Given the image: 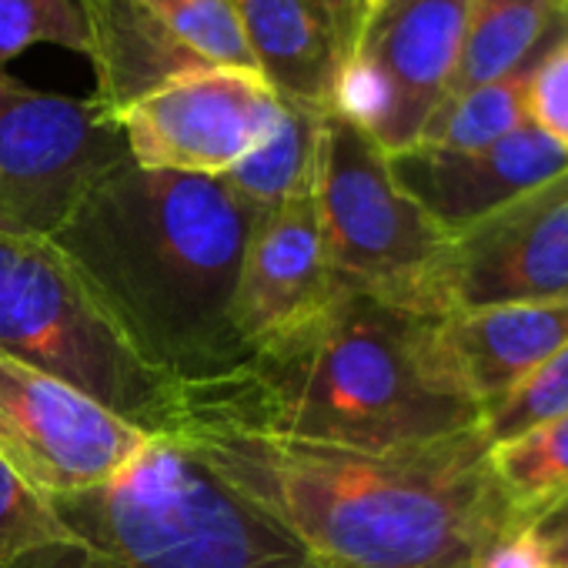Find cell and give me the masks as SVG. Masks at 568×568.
<instances>
[{
	"label": "cell",
	"mask_w": 568,
	"mask_h": 568,
	"mask_svg": "<svg viewBox=\"0 0 568 568\" xmlns=\"http://www.w3.org/2000/svg\"><path fill=\"white\" fill-rule=\"evenodd\" d=\"M495 475L525 525L568 495V415L491 448Z\"/></svg>",
	"instance_id": "ffe728a7"
},
{
	"label": "cell",
	"mask_w": 568,
	"mask_h": 568,
	"mask_svg": "<svg viewBox=\"0 0 568 568\" xmlns=\"http://www.w3.org/2000/svg\"><path fill=\"white\" fill-rule=\"evenodd\" d=\"M528 71L468 88L448 101L438 104V111L428 118L418 144L428 148H448V151H475L485 144H495L508 138L511 131L528 124L525 111V88H528ZM415 148V144H412Z\"/></svg>",
	"instance_id": "d6986e66"
},
{
	"label": "cell",
	"mask_w": 568,
	"mask_h": 568,
	"mask_svg": "<svg viewBox=\"0 0 568 568\" xmlns=\"http://www.w3.org/2000/svg\"><path fill=\"white\" fill-rule=\"evenodd\" d=\"M38 44L84 54L78 0H0V68Z\"/></svg>",
	"instance_id": "cb8c5ba5"
},
{
	"label": "cell",
	"mask_w": 568,
	"mask_h": 568,
	"mask_svg": "<svg viewBox=\"0 0 568 568\" xmlns=\"http://www.w3.org/2000/svg\"><path fill=\"white\" fill-rule=\"evenodd\" d=\"M254 71L284 101L338 111L368 0H234Z\"/></svg>",
	"instance_id": "5bb4252c"
},
{
	"label": "cell",
	"mask_w": 568,
	"mask_h": 568,
	"mask_svg": "<svg viewBox=\"0 0 568 568\" xmlns=\"http://www.w3.org/2000/svg\"><path fill=\"white\" fill-rule=\"evenodd\" d=\"M0 355L71 382L151 435L168 422L174 382L138 355L51 237L0 231Z\"/></svg>",
	"instance_id": "5b68a950"
},
{
	"label": "cell",
	"mask_w": 568,
	"mask_h": 568,
	"mask_svg": "<svg viewBox=\"0 0 568 568\" xmlns=\"http://www.w3.org/2000/svg\"><path fill=\"white\" fill-rule=\"evenodd\" d=\"M284 101V98H281ZM332 111L284 101L274 131L244 158L237 161L221 181L254 211H274L295 197L315 191L322 138Z\"/></svg>",
	"instance_id": "ac0fdd59"
},
{
	"label": "cell",
	"mask_w": 568,
	"mask_h": 568,
	"mask_svg": "<svg viewBox=\"0 0 568 568\" xmlns=\"http://www.w3.org/2000/svg\"><path fill=\"white\" fill-rule=\"evenodd\" d=\"M338 292L315 191L254 217L231 312L247 352L298 328L332 305Z\"/></svg>",
	"instance_id": "7c38bea8"
},
{
	"label": "cell",
	"mask_w": 568,
	"mask_h": 568,
	"mask_svg": "<svg viewBox=\"0 0 568 568\" xmlns=\"http://www.w3.org/2000/svg\"><path fill=\"white\" fill-rule=\"evenodd\" d=\"M445 318L568 298V171L455 234L442 274Z\"/></svg>",
	"instance_id": "8fae6325"
},
{
	"label": "cell",
	"mask_w": 568,
	"mask_h": 568,
	"mask_svg": "<svg viewBox=\"0 0 568 568\" xmlns=\"http://www.w3.org/2000/svg\"><path fill=\"white\" fill-rule=\"evenodd\" d=\"M442 342L485 415L568 342V298L448 315Z\"/></svg>",
	"instance_id": "2e32d148"
},
{
	"label": "cell",
	"mask_w": 568,
	"mask_h": 568,
	"mask_svg": "<svg viewBox=\"0 0 568 568\" xmlns=\"http://www.w3.org/2000/svg\"><path fill=\"white\" fill-rule=\"evenodd\" d=\"M158 438L184 448L322 568H485L525 528L481 428L382 452L227 428Z\"/></svg>",
	"instance_id": "6da1fadb"
},
{
	"label": "cell",
	"mask_w": 568,
	"mask_h": 568,
	"mask_svg": "<svg viewBox=\"0 0 568 568\" xmlns=\"http://www.w3.org/2000/svg\"><path fill=\"white\" fill-rule=\"evenodd\" d=\"M94 101L118 121L131 104L191 71L214 68L187 51L144 0H78Z\"/></svg>",
	"instance_id": "9a60e30c"
},
{
	"label": "cell",
	"mask_w": 568,
	"mask_h": 568,
	"mask_svg": "<svg viewBox=\"0 0 568 568\" xmlns=\"http://www.w3.org/2000/svg\"><path fill=\"white\" fill-rule=\"evenodd\" d=\"M174 428L382 452L481 428V408L442 342V318L342 288L231 372L174 382L161 435Z\"/></svg>",
	"instance_id": "7a4b0ae2"
},
{
	"label": "cell",
	"mask_w": 568,
	"mask_h": 568,
	"mask_svg": "<svg viewBox=\"0 0 568 568\" xmlns=\"http://www.w3.org/2000/svg\"><path fill=\"white\" fill-rule=\"evenodd\" d=\"M568 31V0H475L455 81L445 94L528 71Z\"/></svg>",
	"instance_id": "e0dca14e"
},
{
	"label": "cell",
	"mask_w": 568,
	"mask_h": 568,
	"mask_svg": "<svg viewBox=\"0 0 568 568\" xmlns=\"http://www.w3.org/2000/svg\"><path fill=\"white\" fill-rule=\"evenodd\" d=\"M561 415H568V342L481 415V435L495 448Z\"/></svg>",
	"instance_id": "7402d4cb"
},
{
	"label": "cell",
	"mask_w": 568,
	"mask_h": 568,
	"mask_svg": "<svg viewBox=\"0 0 568 568\" xmlns=\"http://www.w3.org/2000/svg\"><path fill=\"white\" fill-rule=\"evenodd\" d=\"M528 124L568 154V31L538 58L525 88Z\"/></svg>",
	"instance_id": "d4e9b609"
},
{
	"label": "cell",
	"mask_w": 568,
	"mask_h": 568,
	"mask_svg": "<svg viewBox=\"0 0 568 568\" xmlns=\"http://www.w3.org/2000/svg\"><path fill=\"white\" fill-rule=\"evenodd\" d=\"M51 501L74 541L11 568H322L171 438H154L111 485Z\"/></svg>",
	"instance_id": "277c9868"
},
{
	"label": "cell",
	"mask_w": 568,
	"mask_h": 568,
	"mask_svg": "<svg viewBox=\"0 0 568 568\" xmlns=\"http://www.w3.org/2000/svg\"><path fill=\"white\" fill-rule=\"evenodd\" d=\"M71 541L74 531L58 515L54 501L0 458V568H11L31 551Z\"/></svg>",
	"instance_id": "603a6c76"
},
{
	"label": "cell",
	"mask_w": 568,
	"mask_h": 568,
	"mask_svg": "<svg viewBox=\"0 0 568 568\" xmlns=\"http://www.w3.org/2000/svg\"><path fill=\"white\" fill-rule=\"evenodd\" d=\"M254 217L221 178L128 161L51 241L148 365L171 382H201L247 355L231 312Z\"/></svg>",
	"instance_id": "3957f363"
},
{
	"label": "cell",
	"mask_w": 568,
	"mask_h": 568,
	"mask_svg": "<svg viewBox=\"0 0 568 568\" xmlns=\"http://www.w3.org/2000/svg\"><path fill=\"white\" fill-rule=\"evenodd\" d=\"M128 161L121 124L94 98L38 91L0 68V231L54 237Z\"/></svg>",
	"instance_id": "52a82bcc"
},
{
	"label": "cell",
	"mask_w": 568,
	"mask_h": 568,
	"mask_svg": "<svg viewBox=\"0 0 568 568\" xmlns=\"http://www.w3.org/2000/svg\"><path fill=\"white\" fill-rule=\"evenodd\" d=\"M144 4L201 61L254 71L234 0H144Z\"/></svg>",
	"instance_id": "44dd1931"
},
{
	"label": "cell",
	"mask_w": 568,
	"mask_h": 568,
	"mask_svg": "<svg viewBox=\"0 0 568 568\" xmlns=\"http://www.w3.org/2000/svg\"><path fill=\"white\" fill-rule=\"evenodd\" d=\"M475 0H368V14L338 94V114L355 121L385 154L418 144L445 101Z\"/></svg>",
	"instance_id": "ba28073f"
},
{
	"label": "cell",
	"mask_w": 568,
	"mask_h": 568,
	"mask_svg": "<svg viewBox=\"0 0 568 568\" xmlns=\"http://www.w3.org/2000/svg\"><path fill=\"white\" fill-rule=\"evenodd\" d=\"M525 528L548 568H568V495L535 515Z\"/></svg>",
	"instance_id": "484cf974"
},
{
	"label": "cell",
	"mask_w": 568,
	"mask_h": 568,
	"mask_svg": "<svg viewBox=\"0 0 568 568\" xmlns=\"http://www.w3.org/2000/svg\"><path fill=\"white\" fill-rule=\"evenodd\" d=\"M388 168L398 187L412 194L448 237H455L568 171V154L538 128L525 124L475 151L415 144L388 154Z\"/></svg>",
	"instance_id": "4fadbf2b"
},
{
	"label": "cell",
	"mask_w": 568,
	"mask_h": 568,
	"mask_svg": "<svg viewBox=\"0 0 568 568\" xmlns=\"http://www.w3.org/2000/svg\"><path fill=\"white\" fill-rule=\"evenodd\" d=\"M315 204L342 288L412 315L445 318L442 274L452 237L398 187L388 154L338 111L325 124Z\"/></svg>",
	"instance_id": "8992f818"
},
{
	"label": "cell",
	"mask_w": 568,
	"mask_h": 568,
	"mask_svg": "<svg viewBox=\"0 0 568 568\" xmlns=\"http://www.w3.org/2000/svg\"><path fill=\"white\" fill-rule=\"evenodd\" d=\"M284 101L244 68H204L131 104L118 124L141 168L221 178L277 124Z\"/></svg>",
	"instance_id": "30bf717a"
},
{
	"label": "cell",
	"mask_w": 568,
	"mask_h": 568,
	"mask_svg": "<svg viewBox=\"0 0 568 568\" xmlns=\"http://www.w3.org/2000/svg\"><path fill=\"white\" fill-rule=\"evenodd\" d=\"M154 438L71 382L0 355V458L41 495L98 491Z\"/></svg>",
	"instance_id": "9c48e42d"
}]
</instances>
